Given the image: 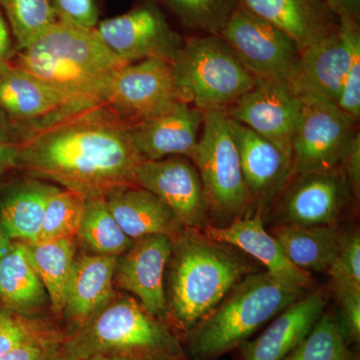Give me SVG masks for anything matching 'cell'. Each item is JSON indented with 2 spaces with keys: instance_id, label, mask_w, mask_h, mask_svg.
Listing matches in <instances>:
<instances>
[{
  "instance_id": "35",
  "label": "cell",
  "mask_w": 360,
  "mask_h": 360,
  "mask_svg": "<svg viewBox=\"0 0 360 360\" xmlns=\"http://www.w3.org/2000/svg\"><path fill=\"white\" fill-rule=\"evenodd\" d=\"M52 328L51 324L33 316H25L0 309V356L32 336Z\"/></svg>"
},
{
  "instance_id": "14",
  "label": "cell",
  "mask_w": 360,
  "mask_h": 360,
  "mask_svg": "<svg viewBox=\"0 0 360 360\" xmlns=\"http://www.w3.org/2000/svg\"><path fill=\"white\" fill-rule=\"evenodd\" d=\"M186 158L143 160L135 172V181L165 203L186 229L203 231L210 225V213L200 174Z\"/></svg>"
},
{
  "instance_id": "25",
  "label": "cell",
  "mask_w": 360,
  "mask_h": 360,
  "mask_svg": "<svg viewBox=\"0 0 360 360\" xmlns=\"http://www.w3.org/2000/svg\"><path fill=\"white\" fill-rule=\"evenodd\" d=\"M59 188L30 176L7 187L0 195V224L7 236L13 241L37 243L47 203Z\"/></svg>"
},
{
  "instance_id": "29",
  "label": "cell",
  "mask_w": 360,
  "mask_h": 360,
  "mask_svg": "<svg viewBox=\"0 0 360 360\" xmlns=\"http://www.w3.org/2000/svg\"><path fill=\"white\" fill-rule=\"evenodd\" d=\"M77 239L87 255L112 257H120L134 243L116 222L105 200H86Z\"/></svg>"
},
{
  "instance_id": "19",
  "label": "cell",
  "mask_w": 360,
  "mask_h": 360,
  "mask_svg": "<svg viewBox=\"0 0 360 360\" xmlns=\"http://www.w3.org/2000/svg\"><path fill=\"white\" fill-rule=\"evenodd\" d=\"M229 125L251 198L259 207L267 205L283 191L292 175V158L269 139L231 117Z\"/></svg>"
},
{
  "instance_id": "10",
  "label": "cell",
  "mask_w": 360,
  "mask_h": 360,
  "mask_svg": "<svg viewBox=\"0 0 360 360\" xmlns=\"http://www.w3.org/2000/svg\"><path fill=\"white\" fill-rule=\"evenodd\" d=\"M356 122L335 104L303 103L302 120L292 141L293 172L302 174L340 168L356 134Z\"/></svg>"
},
{
  "instance_id": "4",
  "label": "cell",
  "mask_w": 360,
  "mask_h": 360,
  "mask_svg": "<svg viewBox=\"0 0 360 360\" xmlns=\"http://www.w3.org/2000/svg\"><path fill=\"white\" fill-rule=\"evenodd\" d=\"M304 295L269 272H251L187 333L189 354L217 360L240 347L251 335Z\"/></svg>"
},
{
  "instance_id": "38",
  "label": "cell",
  "mask_w": 360,
  "mask_h": 360,
  "mask_svg": "<svg viewBox=\"0 0 360 360\" xmlns=\"http://www.w3.org/2000/svg\"><path fill=\"white\" fill-rule=\"evenodd\" d=\"M51 4L59 20L85 28H96L98 25L96 0H51Z\"/></svg>"
},
{
  "instance_id": "12",
  "label": "cell",
  "mask_w": 360,
  "mask_h": 360,
  "mask_svg": "<svg viewBox=\"0 0 360 360\" xmlns=\"http://www.w3.org/2000/svg\"><path fill=\"white\" fill-rule=\"evenodd\" d=\"M181 101L172 63L151 58L127 63L118 71L106 105L124 122L135 124L162 115Z\"/></svg>"
},
{
  "instance_id": "1",
  "label": "cell",
  "mask_w": 360,
  "mask_h": 360,
  "mask_svg": "<svg viewBox=\"0 0 360 360\" xmlns=\"http://www.w3.org/2000/svg\"><path fill=\"white\" fill-rule=\"evenodd\" d=\"M16 143V167L86 200L137 186L135 172L144 160L132 141L131 124L106 104L56 116L21 131Z\"/></svg>"
},
{
  "instance_id": "31",
  "label": "cell",
  "mask_w": 360,
  "mask_h": 360,
  "mask_svg": "<svg viewBox=\"0 0 360 360\" xmlns=\"http://www.w3.org/2000/svg\"><path fill=\"white\" fill-rule=\"evenodd\" d=\"M283 360H356L335 315L323 314L309 335Z\"/></svg>"
},
{
  "instance_id": "5",
  "label": "cell",
  "mask_w": 360,
  "mask_h": 360,
  "mask_svg": "<svg viewBox=\"0 0 360 360\" xmlns=\"http://www.w3.org/2000/svg\"><path fill=\"white\" fill-rule=\"evenodd\" d=\"M63 349L75 360L94 354L129 360H186L179 338L130 295H118L96 316L65 335Z\"/></svg>"
},
{
  "instance_id": "37",
  "label": "cell",
  "mask_w": 360,
  "mask_h": 360,
  "mask_svg": "<svg viewBox=\"0 0 360 360\" xmlns=\"http://www.w3.org/2000/svg\"><path fill=\"white\" fill-rule=\"evenodd\" d=\"M328 274L331 281L360 284V236L359 231L343 232L340 250Z\"/></svg>"
},
{
  "instance_id": "27",
  "label": "cell",
  "mask_w": 360,
  "mask_h": 360,
  "mask_svg": "<svg viewBox=\"0 0 360 360\" xmlns=\"http://www.w3.org/2000/svg\"><path fill=\"white\" fill-rule=\"evenodd\" d=\"M0 304L25 316H33L49 304V295L25 243L14 241L0 260Z\"/></svg>"
},
{
  "instance_id": "41",
  "label": "cell",
  "mask_w": 360,
  "mask_h": 360,
  "mask_svg": "<svg viewBox=\"0 0 360 360\" xmlns=\"http://www.w3.org/2000/svg\"><path fill=\"white\" fill-rule=\"evenodd\" d=\"M15 52L13 33L0 8V68L13 63Z\"/></svg>"
},
{
  "instance_id": "2",
  "label": "cell",
  "mask_w": 360,
  "mask_h": 360,
  "mask_svg": "<svg viewBox=\"0 0 360 360\" xmlns=\"http://www.w3.org/2000/svg\"><path fill=\"white\" fill-rule=\"evenodd\" d=\"M13 60L53 87L75 110L108 103L116 75L127 65L104 44L96 28L59 20L16 51Z\"/></svg>"
},
{
  "instance_id": "23",
  "label": "cell",
  "mask_w": 360,
  "mask_h": 360,
  "mask_svg": "<svg viewBox=\"0 0 360 360\" xmlns=\"http://www.w3.org/2000/svg\"><path fill=\"white\" fill-rule=\"evenodd\" d=\"M236 4L283 30L300 51L328 37L340 25L322 0H236Z\"/></svg>"
},
{
  "instance_id": "48",
  "label": "cell",
  "mask_w": 360,
  "mask_h": 360,
  "mask_svg": "<svg viewBox=\"0 0 360 360\" xmlns=\"http://www.w3.org/2000/svg\"><path fill=\"white\" fill-rule=\"evenodd\" d=\"M1 307H1V304H0V309H1Z\"/></svg>"
},
{
  "instance_id": "18",
  "label": "cell",
  "mask_w": 360,
  "mask_h": 360,
  "mask_svg": "<svg viewBox=\"0 0 360 360\" xmlns=\"http://www.w3.org/2000/svg\"><path fill=\"white\" fill-rule=\"evenodd\" d=\"M203 232L213 240L238 248L255 258L269 274L284 283L302 290L314 283L309 272L288 260L278 241L265 229L260 214L245 215L225 225H208Z\"/></svg>"
},
{
  "instance_id": "17",
  "label": "cell",
  "mask_w": 360,
  "mask_h": 360,
  "mask_svg": "<svg viewBox=\"0 0 360 360\" xmlns=\"http://www.w3.org/2000/svg\"><path fill=\"white\" fill-rule=\"evenodd\" d=\"M0 110L15 127L18 137L58 115L77 111L51 85L13 63L0 68Z\"/></svg>"
},
{
  "instance_id": "43",
  "label": "cell",
  "mask_w": 360,
  "mask_h": 360,
  "mask_svg": "<svg viewBox=\"0 0 360 360\" xmlns=\"http://www.w3.org/2000/svg\"><path fill=\"white\" fill-rule=\"evenodd\" d=\"M18 150L16 142L0 143V175L4 174L11 168L16 167Z\"/></svg>"
},
{
  "instance_id": "47",
  "label": "cell",
  "mask_w": 360,
  "mask_h": 360,
  "mask_svg": "<svg viewBox=\"0 0 360 360\" xmlns=\"http://www.w3.org/2000/svg\"><path fill=\"white\" fill-rule=\"evenodd\" d=\"M80 360H129V359H122V357H117V356H111V355L94 354V355H91V356L86 357V359H80Z\"/></svg>"
},
{
  "instance_id": "20",
  "label": "cell",
  "mask_w": 360,
  "mask_h": 360,
  "mask_svg": "<svg viewBox=\"0 0 360 360\" xmlns=\"http://www.w3.org/2000/svg\"><path fill=\"white\" fill-rule=\"evenodd\" d=\"M202 122L203 111L181 101L162 115L131 124L132 141L144 160H193Z\"/></svg>"
},
{
  "instance_id": "42",
  "label": "cell",
  "mask_w": 360,
  "mask_h": 360,
  "mask_svg": "<svg viewBox=\"0 0 360 360\" xmlns=\"http://www.w3.org/2000/svg\"><path fill=\"white\" fill-rule=\"evenodd\" d=\"M338 20L342 18L359 20L360 0H322Z\"/></svg>"
},
{
  "instance_id": "36",
  "label": "cell",
  "mask_w": 360,
  "mask_h": 360,
  "mask_svg": "<svg viewBox=\"0 0 360 360\" xmlns=\"http://www.w3.org/2000/svg\"><path fill=\"white\" fill-rule=\"evenodd\" d=\"M65 338V335L52 326L11 348L0 360H49L63 347Z\"/></svg>"
},
{
  "instance_id": "32",
  "label": "cell",
  "mask_w": 360,
  "mask_h": 360,
  "mask_svg": "<svg viewBox=\"0 0 360 360\" xmlns=\"http://www.w3.org/2000/svg\"><path fill=\"white\" fill-rule=\"evenodd\" d=\"M85 203L86 200L84 196L60 187L47 203L37 241L77 238L84 217Z\"/></svg>"
},
{
  "instance_id": "3",
  "label": "cell",
  "mask_w": 360,
  "mask_h": 360,
  "mask_svg": "<svg viewBox=\"0 0 360 360\" xmlns=\"http://www.w3.org/2000/svg\"><path fill=\"white\" fill-rule=\"evenodd\" d=\"M251 272L231 246L184 229L174 239L165 271L168 319L187 335Z\"/></svg>"
},
{
  "instance_id": "13",
  "label": "cell",
  "mask_w": 360,
  "mask_h": 360,
  "mask_svg": "<svg viewBox=\"0 0 360 360\" xmlns=\"http://www.w3.org/2000/svg\"><path fill=\"white\" fill-rule=\"evenodd\" d=\"M302 111L303 101L288 82L257 80L225 112L292 158V141Z\"/></svg>"
},
{
  "instance_id": "15",
  "label": "cell",
  "mask_w": 360,
  "mask_h": 360,
  "mask_svg": "<svg viewBox=\"0 0 360 360\" xmlns=\"http://www.w3.org/2000/svg\"><path fill=\"white\" fill-rule=\"evenodd\" d=\"M174 240L162 234L143 236L117 257L113 284L118 290L131 293L149 314L167 321L165 271Z\"/></svg>"
},
{
  "instance_id": "16",
  "label": "cell",
  "mask_w": 360,
  "mask_h": 360,
  "mask_svg": "<svg viewBox=\"0 0 360 360\" xmlns=\"http://www.w3.org/2000/svg\"><path fill=\"white\" fill-rule=\"evenodd\" d=\"M352 195L340 168L298 174L278 206V224H338Z\"/></svg>"
},
{
  "instance_id": "26",
  "label": "cell",
  "mask_w": 360,
  "mask_h": 360,
  "mask_svg": "<svg viewBox=\"0 0 360 360\" xmlns=\"http://www.w3.org/2000/svg\"><path fill=\"white\" fill-rule=\"evenodd\" d=\"M286 257L303 271L328 274L340 250L343 232L340 225L278 224L269 231Z\"/></svg>"
},
{
  "instance_id": "7",
  "label": "cell",
  "mask_w": 360,
  "mask_h": 360,
  "mask_svg": "<svg viewBox=\"0 0 360 360\" xmlns=\"http://www.w3.org/2000/svg\"><path fill=\"white\" fill-rule=\"evenodd\" d=\"M203 132L193 158L210 217L222 221L243 217L252 205L238 146L224 110L203 112Z\"/></svg>"
},
{
  "instance_id": "34",
  "label": "cell",
  "mask_w": 360,
  "mask_h": 360,
  "mask_svg": "<svg viewBox=\"0 0 360 360\" xmlns=\"http://www.w3.org/2000/svg\"><path fill=\"white\" fill-rule=\"evenodd\" d=\"M333 281V290L340 305L338 323L349 343H359L360 340V284L352 281Z\"/></svg>"
},
{
  "instance_id": "39",
  "label": "cell",
  "mask_w": 360,
  "mask_h": 360,
  "mask_svg": "<svg viewBox=\"0 0 360 360\" xmlns=\"http://www.w3.org/2000/svg\"><path fill=\"white\" fill-rule=\"evenodd\" d=\"M338 108L354 118L360 116V39L352 47V58L348 66L345 84L341 91Z\"/></svg>"
},
{
  "instance_id": "21",
  "label": "cell",
  "mask_w": 360,
  "mask_h": 360,
  "mask_svg": "<svg viewBox=\"0 0 360 360\" xmlns=\"http://www.w3.org/2000/svg\"><path fill=\"white\" fill-rule=\"evenodd\" d=\"M328 300L322 288L303 295L277 314L257 338L241 345L243 360H283L309 335Z\"/></svg>"
},
{
  "instance_id": "6",
  "label": "cell",
  "mask_w": 360,
  "mask_h": 360,
  "mask_svg": "<svg viewBox=\"0 0 360 360\" xmlns=\"http://www.w3.org/2000/svg\"><path fill=\"white\" fill-rule=\"evenodd\" d=\"M172 68L184 103L203 112L226 110L257 82L219 34L184 40Z\"/></svg>"
},
{
  "instance_id": "46",
  "label": "cell",
  "mask_w": 360,
  "mask_h": 360,
  "mask_svg": "<svg viewBox=\"0 0 360 360\" xmlns=\"http://www.w3.org/2000/svg\"><path fill=\"white\" fill-rule=\"evenodd\" d=\"M49 360H75L61 347Z\"/></svg>"
},
{
  "instance_id": "45",
  "label": "cell",
  "mask_w": 360,
  "mask_h": 360,
  "mask_svg": "<svg viewBox=\"0 0 360 360\" xmlns=\"http://www.w3.org/2000/svg\"><path fill=\"white\" fill-rule=\"evenodd\" d=\"M14 241L7 236L4 227L0 224V260L6 257L8 251L13 248Z\"/></svg>"
},
{
  "instance_id": "30",
  "label": "cell",
  "mask_w": 360,
  "mask_h": 360,
  "mask_svg": "<svg viewBox=\"0 0 360 360\" xmlns=\"http://www.w3.org/2000/svg\"><path fill=\"white\" fill-rule=\"evenodd\" d=\"M15 44L25 49L58 21L51 0H0Z\"/></svg>"
},
{
  "instance_id": "11",
  "label": "cell",
  "mask_w": 360,
  "mask_h": 360,
  "mask_svg": "<svg viewBox=\"0 0 360 360\" xmlns=\"http://www.w3.org/2000/svg\"><path fill=\"white\" fill-rule=\"evenodd\" d=\"M96 30L104 44L125 63L151 58L172 63L184 42L153 1L99 21Z\"/></svg>"
},
{
  "instance_id": "33",
  "label": "cell",
  "mask_w": 360,
  "mask_h": 360,
  "mask_svg": "<svg viewBox=\"0 0 360 360\" xmlns=\"http://www.w3.org/2000/svg\"><path fill=\"white\" fill-rule=\"evenodd\" d=\"M184 25L219 34L238 4L236 0H163Z\"/></svg>"
},
{
  "instance_id": "24",
  "label": "cell",
  "mask_w": 360,
  "mask_h": 360,
  "mask_svg": "<svg viewBox=\"0 0 360 360\" xmlns=\"http://www.w3.org/2000/svg\"><path fill=\"white\" fill-rule=\"evenodd\" d=\"M105 201L120 229L132 240L153 234L174 240L186 229L165 203L142 187L118 189Z\"/></svg>"
},
{
  "instance_id": "9",
  "label": "cell",
  "mask_w": 360,
  "mask_h": 360,
  "mask_svg": "<svg viewBox=\"0 0 360 360\" xmlns=\"http://www.w3.org/2000/svg\"><path fill=\"white\" fill-rule=\"evenodd\" d=\"M359 39V20L342 18L335 32L300 52V60L288 84L303 103L316 101L338 105L352 47Z\"/></svg>"
},
{
  "instance_id": "8",
  "label": "cell",
  "mask_w": 360,
  "mask_h": 360,
  "mask_svg": "<svg viewBox=\"0 0 360 360\" xmlns=\"http://www.w3.org/2000/svg\"><path fill=\"white\" fill-rule=\"evenodd\" d=\"M219 34L257 80L288 82L300 60L302 51L295 40L238 6Z\"/></svg>"
},
{
  "instance_id": "28",
  "label": "cell",
  "mask_w": 360,
  "mask_h": 360,
  "mask_svg": "<svg viewBox=\"0 0 360 360\" xmlns=\"http://www.w3.org/2000/svg\"><path fill=\"white\" fill-rule=\"evenodd\" d=\"M34 269L44 283L52 312L63 317L66 291L77 258V239L63 238L26 243Z\"/></svg>"
},
{
  "instance_id": "40",
  "label": "cell",
  "mask_w": 360,
  "mask_h": 360,
  "mask_svg": "<svg viewBox=\"0 0 360 360\" xmlns=\"http://www.w3.org/2000/svg\"><path fill=\"white\" fill-rule=\"evenodd\" d=\"M340 169L345 174L348 184L355 198H359L360 191V135L355 134L350 141L347 153L341 161Z\"/></svg>"
},
{
  "instance_id": "22",
  "label": "cell",
  "mask_w": 360,
  "mask_h": 360,
  "mask_svg": "<svg viewBox=\"0 0 360 360\" xmlns=\"http://www.w3.org/2000/svg\"><path fill=\"white\" fill-rule=\"evenodd\" d=\"M116 259L112 255H77L63 311L68 333L84 326L117 295L113 284Z\"/></svg>"
},
{
  "instance_id": "44",
  "label": "cell",
  "mask_w": 360,
  "mask_h": 360,
  "mask_svg": "<svg viewBox=\"0 0 360 360\" xmlns=\"http://www.w3.org/2000/svg\"><path fill=\"white\" fill-rule=\"evenodd\" d=\"M18 141V131L6 113L0 110V143L6 142H16Z\"/></svg>"
}]
</instances>
